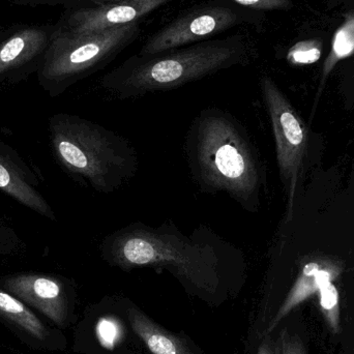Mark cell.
<instances>
[{
  "label": "cell",
  "mask_w": 354,
  "mask_h": 354,
  "mask_svg": "<svg viewBox=\"0 0 354 354\" xmlns=\"http://www.w3.org/2000/svg\"><path fill=\"white\" fill-rule=\"evenodd\" d=\"M104 261L120 270L151 268L171 272L185 286L212 295L230 268L243 266V252L210 227L185 234L171 220L159 226L135 222L106 235L100 243Z\"/></svg>",
  "instance_id": "obj_1"
},
{
  "label": "cell",
  "mask_w": 354,
  "mask_h": 354,
  "mask_svg": "<svg viewBox=\"0 0 354 354\" xmlns=\"http://www.w3.org/2000/svg\"><path fill=\"white\" fill-rule=\"evenodd\" d=\"M185 155L202 193H225L245 212H258L263 168L247 129L230 112L201 110L185 135Z\"/></svg>",
  "instance_id": "obj_2"
},
{
  "label": "cell",
  "mask_w": 354,
  "mask_h": 354,
  "mask_svg": "<svg viewBox=\"0 0 354 354\" xmlns=\"http://www.w3.org/2000/svg\"><path fill=\"white\" fill-rule=\"evenodd\" d=\"M249 57L245 37L233 35L158 55L132 56L106 74L101 85L116 99H135L179 88L232 66H245Z\"/></svg>",
  "instance_id": "obj_3"
},
{
  "label": "cell",
  "mask_w": 354,
  "mask_h": 354,
  "mask_svg": "<svg viewBox=\"0 0 354 354\" xmlns=\"http://www.w3.org/2000/svg\"><path fill=\"white\" fill-rule=\"evenodd\" d=\"M48 132L56 163L68 176L97 193L118 191L138 172L134 145L97 122L56 113L50 118Z\"/></svg>",
  "instance_id": "obj_4"
},
{
  "label": "cell",
  "mask_w": 354,
  "mask_h": 354,
  "mask_svg": "<svg viewBox=\"0 0 354 354\" xmlns=\"http://www.w3.org/2000/svg\"><path fill=\"white\" fill-rule=\"evenodd\" d=\"M140 33L139 23L86 35H71L56 26L37 70L41 88L55 97L111 62Z\"/></svg>",
  "instance_id": "obj_5"
},
{
  "label": "cell",
  "mask_w": 354,
  "mask_h": 354,
  "mask_svg": "<svg viewBox=\"0 0 354 354\" xmlns=\"http://www.w3.org/2000/svg\"><path fill=\"white\" fill-rule=\"evenodd\" d=\"M260 91L276 143L277 162L287 195L285 222L292 221L295 198L308 151V129L292 104L268 75L260 78Z\"/></svg>",
  "instance_id": "obj_6"
},
{
  "label": "cell",
  "mask_w": 354,
  "mask_h": 354,
  "mask_svg": "<svg viewBox=\"0 0 354 354\" xmlns=\"http://www.w3.org/2000/svg\"><path fill=\"white\" fill-rule=\"evenodd\" d=\"M245 10L224 4H207L192 8L151 35L137 55L153 56L183 46L208 41L214 35L247 22Z\"/></svg>",
  "instance_id": "obj_7"
},
{
  "label": "cell",
  "mask_w": 354,
  "mask_h": 354,
  "mask_svg": "<svg viewBox=\"0 0 354 354\" xmlns=\"http://www.w3.org/2000/svg\"><path fill=\"white\" fill-rule=\"evenodd\" d=\"M56 26L17 25L0 41V85L14 84L37 72Z\"/></svg>",
  "instance_id": "obj_8"
},
{
  "label": "cell",
  "mask_w": 354,
  "mask_h": 354,
  "mask_svg": "<svg viewBox=\"0 0 354 354\" xmlns=\"http://www.w3.org/2000/svg\"><path fill=\"white\" fill-rule=\"evenodd\" d=\"M4 290L26 305L35 308L52 322L66 326L68 297L66 283L51 274L22 272L1 280Z\"/></svg>",
  "instance_id": "obj_9"
},
{
  "label": "cell",
  "mask_w": 354,
  "mask_h": 354,
  "mask_svg": "<svg viewBox=\"0 0 354 354\" xmlns=\"http://www.w3.org/2000/svg\"><path fill=\"white\" fill-rule=\"evenodd\" d=\"M174 0H127L77 8L58 28L71 35H86L138 23L153 10Z\"/></svg>",
  "instance_id": "obj_10"
},
{
  "label": "cell",
  "mask_w": 354,
  "mask_h": 354,
  "mask_svg": "<svg viewBox=\"0 0 354 354\" xmlns=\"http://www.w3.org/2000/svg\"><path fill=\"white\" fill-rule=\"evenodd\" d=\"M39 180L10 145L0 140V191L50 221L56 214L49 202L39 192Z\"/></svg>",
  "instance_id": "obj_11"
},
{
  "label": "cell",
  "mask_w": 354,
  "mask_h": 354,
  "mask_svg": "<svg viewBox=\"0 0 354 354\" xmlns=\"http://www.w3.org/2000/svg\"><path fill=\"white\" fill-rule=\"evenodd\" d=\"M342 263L332 259L306 262L286 299L270 322L266 335L270 334L293 309L317 293L322 286L335 282L342 274Z\"/></svg>",
  "instance_id": "obj_12"
},
{
  "label": "cell",
  "mask_w": 354,
  "mask_h": 354,
  "mask_svg": "<svg viewBox=\"0 0 354 354\" xmlns=\"http://www.w3.org/2000/svg\"><path fill=\"white\" fill-rule=\"evenodd\" d=\"M129 322L135 334L153 354H195L183 339L161 328L136 308L128 311Z\"/></svg>",
  "instance_id": "obj_13"
},
{
  "label": "cell",
  "mask_w": 354,
  "mask_h": 354,
  "mask_svg": "<svg viewBox=\"0 0 354 354\" xmlns=\"http://www.w3.org/2000/svg\"><path fill=\"white\" fill-rule=\"evenodd\" d=\"M0 317L20 330L26 338L45 345L51 337L49 328L26 304L0 287Z\"/></svg>",
  "instance_id": "obj_14"
},
{
  "label": "cell",
  "mask_w": 354,
  "mask_h": 354,
  "mask_svg": "<svg viewBox=\"0 0 354 354\" xmlns=\"http://www.w3.org/2000/svg\"><path fill=\"white\" fill-rule=\"evenodd\" d=\"M354 53V10H349L345 14L344 22L339 27L333 39L332 50L326 57L322 66V77H320L319 87H318L317 97L315 100L316 105L318 100L322 97V91L326 86V80L330 73L336 68L339 62L345 58L349 57Z\"/></svg>",
  "instance_id": "obj_15"
},
{
  "label": "cell",
  "mask_w": 354,
  "mask_h": 354,
  "mask_svg": "<svg viewBox=\"0 0 354 354\" xmlns=\"http://www.w3.org/2000/svg\"><path fill=\"white\" fill-rule=\"evenodd\" d=\"M320 310L333 334L341 332L340 295L334 282L322 286L317 292Z\"/></svg>",
  "instance_id": "obj_16"
},
{
  "label": "cell",
  "mask_w": 354,
  "mask_h": 354,
  "mask_svg": "<svg viewBox=\"0 0 354 354\" xmlns=\"http://www.w3.org/2000/svg\"><path fill=\"white\" fill-rule=\"evenodd\" d=\"M322 44L316 39H308L295 44L289 49L287 60L293 66L315 64L322 57Z\"/></svg>",
  "instance_id": "obj_17"
},
{
  "label": "cell",
  "mask_w": 354,
  "mask_h": 354,
  "mask_svg": "<svg viewBox=\"0 0 354 354\" xmlns=\"http://www.w3.org/2000/svg\"><path fill=\"white\" fill-rule=\"evenodd\" d=\"M97 340L104 348L112 351L122 340L124 328L122 324L113 317H103L95 328Z\"/></svg>",
  "instance_id": "obj_18"
},
{
  "label": "cell",
  "mask_w": 354,
  "mask_h": 354,
  "mask_svg": "<svg viewBox=\"0 0 354 354\" xmlns=\"http://www.w3.org/2000/svg\"><path fill=\"white\" fill-rule=\"evenodd\" d=\"M231 1L253 10H288L293 6L291 0H231Z\"/></svg>",
  "instance_id": "obj_19"
},
{
  "label": "cell",
  "mask_w": 354,
  "mask_h": 354,
  "mask_svg": "<svg viewBox=\"0 0 354 354\" xmlns=\"http://www.w3.org/2000/svg\"><path fill=\"white\" fill-rule=\"evenodd\" d=\"M281 354H305L303 343L299 337L289 334L288 330H283L279 339Z\"/></svg>",
  "instance_id": "obj_20"
},
{
  "label": "cell",
  "mask_w": 354,
  "mask_h": 354,
  "mask_svg": "<svg viewBox=\"0 0 354 354\" xmlns=\"http://www.w3.org/2000/svg\"><path fill=\"white\" fill-rule=\"evenodd\" d=\"M20 245V239L14 230L0 225V253H10Z\"/></svg>",
  "instance_id": "obj_21"
},
{
  "label": "cell",
  "mask_w": 354,
  "mask_h": 354,
  "mask_svg": "<svg viewBox=\"0 0 354 354\" xmlns=\"http://www.w3.org/2000/svg\"><path fill=\"white\" fill-rule=\"evenodd\" d=\"M258 354H281L279 342L274 343L270 338H266V340L259 347Z\"/></svg>",
  "instance_id": "obj_22"
},
{
  "label": "cell",
  "mask_w": 354,
  "mask_h": 354,
  "mask_svg": "<svg viewBox=\"0 0 354 354\" xmlns=\"http://www.w3.org/2000/svg\"><path fill=\"white\" fill-rule=\"evenodd\" d=\"M66 0H15V3L24 6H41V4H57L66 2Z\"/></svg>",
  "instance_id": "obj_23"
},
{
  "label": "cell",
  "mask_w": 354,
  "mask_h": 354,
  "mask_svg": "<svg viewBox=\"0 0 354 354\" xmlns=\"http://www.w3.org/2000/svg\"><path fill=\"white\" fill-rule=\"evenodd\" d=\"M93 4L118 3V2L127 1V0H91Z\"/></svg>",
  "instance_id": "obj_24"
},
{
  "label": "cell",
  "mask_w": 354,
  "mask_h": 354,
  "mask_svg": "<svg viewBox=\"0 0 354 354\" xmlns=\"http://www.w3.org/2000/svg\"><path fill=\"white\" fill-rule=\"evenodd\" d=\"M10 28H2V27H0V41H1L2 39L6 37V35L10 32Z\"/></svg>",
  "instance_id": "obj_25"
},
{
  "label": "cell",
  "mask_w": 354,
  "mask_h": 354,
  "mask_svg": "<svg viewBox=\"0 0 354 354\" xmlns=\"http://www.w3.org/2000/svg\"><path fill=\"white\" fill-rule=\"evenodd\" d=\"M337 1L344 2V3L349 4V6H353L354 0H337Z\"/></svg>",
  "instance_id": "obj_26"
}]
</instances>
